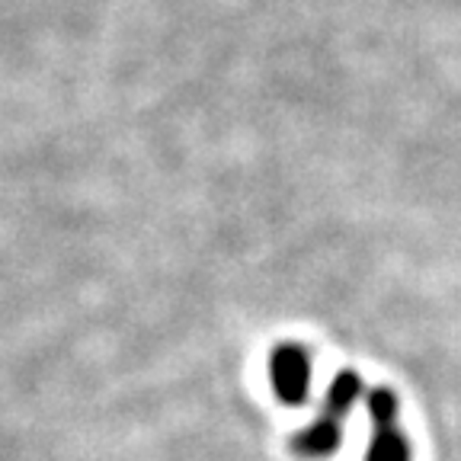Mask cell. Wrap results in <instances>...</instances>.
<instances>
[{
	"label": "cell",
	"instance_id": "6da1fadb",
	"mask_svg": "<svg viewBox=\"0 0 461 461\" xmlns=\"http://www.w3.org/2000/svg\"><path fill=\"white\" fill-rule=\"evenodd\" d=\"M269 375H273L276 397L285 403H302L311 391V359L302 346H279L269 359Z\"/></svg>",
	"mask_w": 461,
	"mask_h": 461
},
{
	"label": "cell",
	"instance_id": "7a4b0ae2",
	"mask_svg": "<svg viewBox=\"0 0 461 461\" xmlns=\"http://www.w3.org/2000/svg\"><path fill=\"white\" fill-rule=\"evenodd\" d=\"M339 439H343V429L333 417L317 420L314 426L302 429L295 436V448L302 455H311V458H321V455H330L339 448Z\"/></svg>",
	"mask_w": 461,
	"mask_h": 461
},
{
	"label": "cell",
	"instance_id": "3957f363",
	"mask_svg": "<svg viewBox=\"0 0 461 461\" xmlns=\"http://www.w3.org/2000/svg\"><path fill=\"white\" fill-rule=\"evenodd\" d=\"M362 394V378L356 372H343L333 378L330 391H327V411H330V417H343V413H349V407H353L356 401H359Z\"/></svg>",
	"mask_w": 461,
	"mask_h": 461
},
{
	"label": "cell",
	"instance_id": "277c9868",
	"mask_svg": "<svg viewBox=\"0 0 461 461\" xmlns=\"http://www.w3.org/2000/svg\"><path fill=\"white\" fill-rule=\"evenodd\" d=\"M368 461H411V448H407V442H403V436L394 426H384V429L375 432Z\"/></svg>",
	"mask_w": 461,
	"mask_h": 461
},
{
	"label": "cell",
	"instance_id": "5b68a950",
	"mask_svg": "<svg viewBox=\"0 0 461 461\" xmlns=\"http://www.w3.org/2000/svg\"><path fill=\"white\" fill-rule=\"evenodd\" d=\"M368 413H372L375 426L384 429V426H394V417H397V397L391 394L388 388H378L372 397H368Z\"/></svg>",
	"mask_w": 461,
	"mask_h": 461
}]
</instances>
